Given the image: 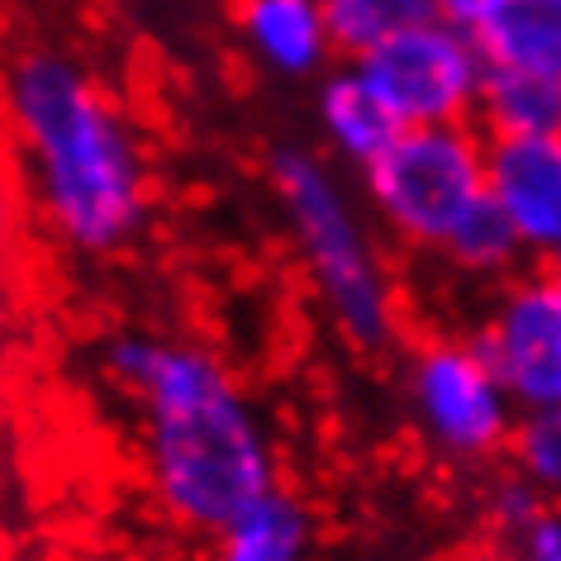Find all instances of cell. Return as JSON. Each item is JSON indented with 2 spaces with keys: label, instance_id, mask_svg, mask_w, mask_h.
<instances>
[{
  "label": "cell",
  "instance_id": "1",
  "mask_svg": "<svg viewBox=\"0 0 561 561\" xmlns=\"http://www.w3.org/2000/svg\"><path fill=\"white\" fill-rule=\"evenodd\" d=\"M101 376L129 400L144 485L186 538H215L252 500L280 485L262 404L205 343L167 333H110Z\"/></svg>",
  "mask_w": 561,
  "mask_h": 561
},
{
  "label": "cell",
  "instance_id": "2",
  "mask_svg": "<svg viewBox=\"0 0 561 561\" xmlns=\"http://www.w3.org/2000/svg\"><path fill=\"white\" fill-rule=\"evenodd\" d=\"M5 105L53 243L87 262L129 252L152 224V162L129 110L62 48H24Z\"/></svg>",
  "mask_w": 561,
  "mask_h": 561
},
{
  "label": "cell",
  "instance_id": "3",
  "mask_svg": "<svg viewBox=\"0 0 561 561\" xmlns=\"http://www.w3.org/2000/svg\"><path fill=\"white\" fill-rule=\"evenodd\" d=\"M266 186L333 333L357 353H386L400 339V296L339 172L310 148L280 144L266 158Z\"/></svg>",
  "mask_w": 561,
  "mask_h": 561
},
{
  "label": "cell",
  "instance_id": "4",
  "mask_svg": "<svg viewBox=\"0 0 561 561\" xmlns=\"http://www.w3.org/2000/svg\"><path fill=\"white\" fill-rule=\"evenodd\" d=\"M485 148L490 138L476 124L404 129L362 172L367 209L396 243L443 257L461 224L490 201Z\"/></svg>",
  "mask_w": 561,
  "mask_h": 561
},
{
  "label": "cell",
  "instance_id": "5",
  "mask_svg": "<svg viewBox=\"0 0 561 561\" xmlns=\"http://www.w3.org/2000/svg\"><path fill=\"white\" fill-rule=\"evenodd\" d=\"M404 404L433 457L453 467H485L510 457L518 404L471 333H438L414 347L404 362Z\"/></svg>",
  "mask_w": 561,
  "mask_h": 561
},
{
  "label": "cell",
  "instance_id": "6",
  "mask_svg": "<svg viewBox=\"0 0 561 561\" xmlns=\"http://www.w3.org/2000/svg\"><path fill=\"white\" fill-rule=\"evenodd\" d=\"M404 129H438V124H476L485 87V53L471 30L433 20L424 30L400 34L396 44L357 62Z\"/></svg>",
  "mask_w": 561,
  "mask_h": 561
},
{
  "label": "cell",
  "instance_id": "7",
  "mask_svg": "<svg viewBox=\"0 0 561 561\" xmlns=\"http://www.w3.org/2000/svg\"><path fill=\"white\" fill-rule=\"evenodd\" d=\"M471 339L514 396L518 414L561 404V290L547 266L504 280Z\"/></svg>",
  "mask_w": 561,
  "mask_h": 561
},
{
  "label": "cell",
  "instance_id": "8",
  "mask_svg": "<svg viewBox=\"0 0 561 561\" xmlns=\"http://www.w3.org/2000/svg\"><path fill=\"white\" fill-rule=\"evenodd\" d=\"M490 201L524 238L533 266L561 257V138H490Z\"/></svg>",
  "mask_w": 561,
  "mask_h": 561
},
{
  "label": "cell",
  "instance_id": "9",
  "mask_svg": "<svg viewBox=\"0 0 561 561\" xmlns=\"http://www.w3.org/2000/svg\"><path fill=\"white\" fill-rule=\"evenodd\" d=\"M238 48L280 81H319L339 62L324 0H229Z\"/></svg>",
  "mask_w": 561,
  "mask_h": 561
},
{
  "label": "cell",
  "instance_id": "10",
  "mask_svg": "<svg viewBox=\"0 0 561 561\" xmlns=\"http://www.w3.org/2000/svg\"><path fill=\"white\" fill-rule=\"evenodd\" d=\"M314 124L324 148L362 176L404 134L400 115L357 62H333L314 87Z\"/></svg>",
  "mask_w": 561,
  "mask_h": 561
},
{
  "label": "cell",
  "instance_id": "11",
  "mask_svg": "<svg viewBox=\"0 0 561 561\" xmlns=\"http://www.w3.org/2000/svg\"><path fill=\"white\" fill-rule=\"evenodd\" d=\"M314 510L300 490L276 485L209 538V561H310Z\"/></svg>",
  "mask_w": 561,
  "mask_h": 561
},
{
  "label": "cell",
  "instance_id": "12",
  "mask_svg": "<svg viewBox=\"0 0 561 561\" xmlns=\"http://www.w3.org/2000/svg\"><path fill=\"white\" fill-rule=\"evenodd\" d=\"M476 129L485 138H561V77L490 67Z\"/></svg>",
  "mask_w": 561,
  "mask_h": 561
},
{
  "label": "cell",
  "instance_id": "13",
  "mask_svg": "<svg viewBox=\"0 0 561 561\" xmlns=\"http://www.w3.org/2000/svg\"><path fill=\"white\" fill-rule=\"evenodd\" d=\"M476 38L490 67L561 77V0H510Z\"/></svg>",
  "mask_w": 561,
  "mask_h": 561
},
{
  "label": "cell",
  "instance_id": "14",
  "mask_svg": "<svg viewBox=\"0 0 561 561\" xmlns=\"http://www.w3.org/2000/svg\"><path fill=\"white\" fill-rule=\"evenodd\" d=\"M324 15L339 62H367L400 34L433 24L438 5L433 0H324Z\"/></svg>",
  "mask_w": 561,
  "mask_h": 561
},
{
  "label": "cell",
  "instance_id": "15",
  "mask_svg": "<svg viewBox=\"0 0 561 561\" xmlns=\"http://www.w3.org/2000/svg\"><path fill=\"white\" fill-rule=\"evenodd\" d=\"M443 262L453 266L457 276L481 280V286H495V290L533 266L524 238L514 233V224L504 219V209L495 201H485L467 224H461L457 238L443 248Z\"/></svg>",
  "mask_w": 561,
  "mask_h": 561
},
{
  "label": "cell",
  "instance_id": "16",
  "mask_svg": "<svg viewBox=\"0 0 561 561\" xmlns=\"http://www.w3.org/2000/svg\"><path fill=\"white\" fill-rule=\"evenodd\" d=\"M510 471H518L552 504H561V404L557 410L518 414V428L510 443Z\"/></svg>",
  "mask_w": 561,
  "mask_h": 561
},
{
  "label": "cell",
  "instance_id": "17",
  "mask_svg": "<svg viewBox=\"0 0 561 561\" xmlns=\"http://www.w3.org/2000/svg\"><path fill=\"white\" fill-rule=\"evenodd\" d=\"M547 504H552V500H547L533 481H524L518 471L500 476V481L485 490V518H490V528H495V538H504V533H518L524 524H533V518H538Z\"/></svg>",
  "mask_w": 561,
  "mask_h": 561
},
{
  "label": "cell",
  "instance_id": "18",
  "mask_svg": "<svg viewBox=\"0 0 561 561\" xmlns=\"http://www.w3.org/2000/svg\"><path fill=\"white\" fill-rule=\"evenodd\" d=\"M500 561H561V504H547L533 524L504 533Z\"/></svg>",
  "mask_w": 561,
  "mask_h": 561
},
{
  "label": "cell",
  "instance_id": "19",
  "mask_svg": "<svg viewBox=\"0 0 561 561\" xmlns=\"http://www.w3.org/2000/svg\"><path fill=\"white\" fill-rule=\"evenodd\" d=\"M438 5V20L447 24H457V30H471V34H481L490 20L500 15L510 0H433Z\"/></svg>",
  "mask_w": 561,
  "mask_h": 561
},
{
  "label": "cell",
  "instance_id": "20",
  "mask_svg": "<svg viewBox=\"0 0 561 561\" xmlns=\"http://www.w3.org/2000/svg\"><path fill=\"white\" fill-rule=\"evenodd\" d=\"M547 276H552V280H557V290H561V257H557V262H547Z\"/></svg>",
  "mask_w": 561,
  "mask_h": 561
}]
</instances>
